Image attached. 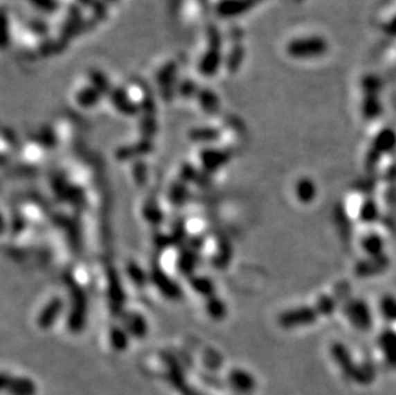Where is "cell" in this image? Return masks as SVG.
I'll list each match as a JSON object with an SVG mask.
<instances>
[{"mask_svg":"<svg viewBox=\"0 0 396 395\" xmlns=\"http://www.w3.org/2000/svg\"><path fill=\"white\" fill-rule=\"evenodd\" d=\"M327 52V40L319 35L295 37L286 45V53L293 60H318Z\"/></svg>","mask_w":396,"mask_h":395,"instance_id":"1","label":"cell"},{"mask_svg":"<svg viewBox=\"0 0 396 395\" xmlns=\"http://www.w3.org/2000/svg\"><path fill=\"white\" fill-rule=\"evenodd\" d=\"M224 63L222 39L217 28H210L208 35V49L199 60V73L204 78H213L219 72Z\"/></svg>","mask_w":396,"mask_h":395,"instance_id":"2","label":"cell"},{"mask_svg":"<svg viewBox=\"0 0 396 395\" xmlns=\"http://www.w3.org/2000/svg\"><path fill=\"white\" fill-rule=\"evenodd\" d=\"M264 0H218L215 13L224 19L242 17Z\"/></svg>","mask_w":396,"mask_h":395,"instance_id":"3","label":"cell"},{"mask_svg":"<svg viewBox=\"0 0 396 395\" xmlns=\"http://www.w3.org/2000/svg\"><path fill=\"white\" fill-rule=\"evenodd\" d=\"M109 96H111L112 103L116 105V108L118 111H121L122 113L132 114V113L136 112V109H138L136 104L129 99V94L126 93V90L120 89V87L113 89Z\"/></svg>","mask_w":396,"mask_h":395,"instance_id":"4","label":"cell"},{"mask_svg":"<svg viewBox=\"0 0 396 395\" xmlns=\"http://www.w3.org/2000/svg\"><path fill=\"white\" fill-rule=\"evenodd\" d=\"M102 93L98 91L93 85H87L82 89H80L76 94V100L78 103L84 107V108H90L94 107L95 104L100 100Z\"/></svg>","mask_w":396,"mask_h":395,"instance_id":"5","label":"cell"},{"mask_svg":"<svg viewBox=\"0 0 396 395\" xmlns=\"http://www.w3.org/2000/svg\"><path fill=\"white\" fill-rule=\"evenodd\" d=\"M90 85L94 86L98 91H100L102 94H111L112 91V85L109 82V78H107V75L103 73L102 71L94 69L90 72Z\"/></svg>","mask_w":396,"mask_h":395,"instance_id":"6","label":"cell"},{"mask_svg":"<svg viewBox=\"0 0 396 395\" xmlns=\"http://www.w3.org/2000/svg\"><path fill=\"white\" fill-rule=\"evenodd\" d=\"M176 73H177V69H176V64H173V63L164 66L163 69L159 71L158 84H159L161 89H164L165 93H167V89L173 87L174 80H176Z\"/></svg>","mask_w":396,"mask_h":395,"instance_id":"7","label":"cell"},{"mask_svg":"<svg viewBox=\"0 0 396 395\" xmlns=\"http://www.w3.org/2000/svg\"><path fill=\"white\" fill-rule=\"evenodd\" d=\"M230 381L235 389H237L239 392H244V393H248L254 387L253 378L242 371H233L230 376Z\"/></svg>","mask_w":396,"mask_h":395,"instance_id":"8","label":"cell"},{"mask_svg":"<svg viewBox=\"0 0 396 395\" xmlns=\"http://www.w3.org/2000/svg\"><path fill=\"white\" fill-rule=\"evenodd\" d=\"M9 392L13 395H34L35 387L34 384L26 380V378H17L13 380L12 383H9L8 385Z\"/></svg>","mask_w":396,"mask_h":395,"instance_id":"9","label":"cell"},{"mask_svg":"<svg viewBox=\"0 0 396 395\" xmlns=\"http://www.w3.org/2000/svg\"><path fill=\"white\" fill-rule=\"evenodd\" d=\"M30 6L44 15H54L61 8L60 0H27Z\"/></svg>","mask_w":396,"mask_h":395,"instance_id":"10","label":"cell"},{"mask_svg":"<svg viewBox=\"0 0 396 395\" xmlns=\"http://www.w3.org/2000/svg\"><path fill=\"white\" fill-rule=\"evenodd\" d=\"M244 49L242 46H240L239 44L233 48L231 52L228 53L227 58L224 60V63H226V67L230 71V72H236L239 67L242 66V60H244Z\"/></svg>","mask_w":396,"mask_h":395,"instance_id":"11","label":"cell"},{"mask_svg":"<svg viewBox=\"0 0 396 395\" xmlns=\"http://www.w3.org/2000/svg\"><path fill=\"white\" fill-rule=\"evenodd\" d=\"M197 95H198L199 102L201 104L203 109L212 112L218 108V98L212 90L203 89V90H199Z\"/></svg>","mask_w":396,"mask_h":395,"instance_id":"12","label":"cell"},{"mask_svg":"<svg viewBox=\"0 0 396 395\" xmlns=\"http://www.w3.org/2000/svg\"><path fill=\"white\" fill-rule=\"evenodd\" d=\"M197 86L198 85L194 81L185 80L179 85V90H180V93H182V94L189 96V95L198 94L199 90Z\"/></svg>","mask_w":396,"mask_h":395,"instance_id":"13","label":"cell"},{"mask_svg":"<svg viewBox=\"0 0 396 395\" xmlns=\"http://www.w3.org/2000/svg\"><path fill=\"white\" fill-rule=\"evenodd\" d=\"M385 33L391 35V36H396V17L388 21V24L385 25Z\"/></svg>","mask_w":396,"mask_h":395,"instance_id":"14","label":"cell"},{"mask_svg":"<svg viewBox=\"0 0 396 395\" xmlns=\"http://www.w3.org/2000/svg\"><path fill=\"white\" fill-rule=\"evenodd\" d=\"M107 3H114V1H117V0H105Z\"/></svg>","mask_w":396,"mask_h":395,"instance_id":"15","label":"cell"}]
</instances>
